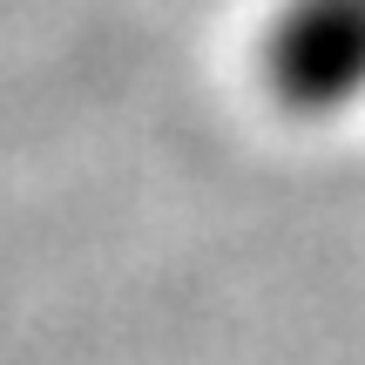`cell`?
<instances>
[{"instance_id": "obj_1", "label": "cell", "mask_w": 365, "mask_h": 365, "mask_svg": "<svg viewBox=\"0 0 365 365\" xmlns=\"http://www.w3.org/2000/svg\"><path fill=\"white\" fill-rule=\"evenodd\" d=\"M257 75L284 115H339L365 102V0H277Z\"/></svg>"}]
</instances>
